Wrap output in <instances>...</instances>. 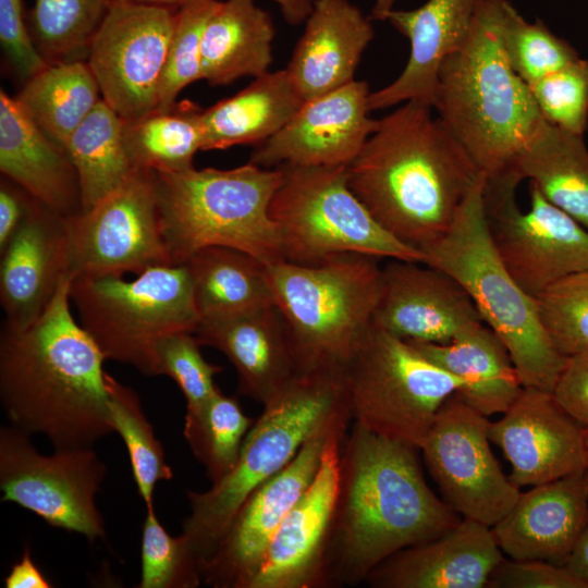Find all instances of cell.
I'll list each match as a JSON object with an SVG mask.
<instances>
[{"label":"cell","mask_w":588,"mask_h":588,"mask_svg":"<svg viewBox=\"0 0 588 588\" xmlns=\"http://www.w3.org/2000/svg\"><path fill=\"white\" fill-rule=\"evenodd\" d=\"M419 451L353 422L341 448L329 587L365 581L392 554L462 519L426 482Z\"/></svg>","instance_id":"3"},{"label":"cell","mask_w":588,"mask_h":588,"mask_svg":"<svg viewBox=\"0 0 588 588\" xmlns=\"http://www.w3.org/2000/svg\"><path fill=\"white\" fill-rule=\"evenodd\" d=\"M114 0H35L34 41L51 63L81 60Z\"/></svg>","instance_id":"39"},{"label":"cell","mask_w":588,"mask_h":588,"mask_svg":"<svg viewBox=\"0 0 588 588\" xmlns=\"http://www.w3.org/2000/svg\"><path fill=\"white\" fill-rule=\"evenodd\" d=\"M34 198L12 182L0 186V250H2L25 219Z\"/></svg>","instance_id":"49"},{"label":"cell","mask_w":588,"mask_h":588,"mask_svg":"<svg viewBox=\"0 0 588 588\" xmlns=\"http://www.w3.org/2000/svg\"><path fill=\"white\" fill-rule=\"evenodd\" d=\"M7 588H50L51 583L35 564L29 547L24 548V552L19 562L12 565L8 576L4 578Z\"/></svg>","instance_id":"50"},{"label":"cell","mask_w":588,"mask_h":588,"mask_svg":"<svg viewBox=\"0 0 588 588\" xmlns=\"http://www.w3.org/2000/svg\"><path fill=\"white\" fill-rule=\"evenodd\" d=\"M351 417L420 450L444 401L464 382L407 341L371 326L342 370Z\"/></svg>","instance_id":"11"},{"label":"cell","mask_w":588,"mask_h":588,"mask_svg":"<svg viewBox=\"0 0 588 588\" xmlns=\"http://www.w3.org/2000/svg\"><path fill=\"white\" fill-rule=\"evenodd\" d=\"M73 275L22 328L2 324L0 400L11 425L45 436L54 450L91 448L114 431L103 354L71 310Z\"/></svg>","instance_id":"1"},{"label":"cell","mask_w":588,"mask_h":588,"mask_svg":"<svg viewBox=\"0 0 588 588\" xmlns=\"http://www.w3.org/2000/svg\"><path fill=\"white\" fill-rule=\"evenodd\" d=\"M0 171L34 199L64 218L82 212L76 170L16 98L0 93Z\"/></svg>","instance_id":"28"},{"label":"cell","mask_w":588,"mask_h":588,"mask_svg":"<svg viewBox=\"0 0 588 588\" xmlns=\"http://www.w3.org/2000/svg\"><path fill=\"white\" fill-rule=\"evenodd\" d=\"M107 387L113 429L126 446L138 493L146 510L155 509L156 485L171 480L172 468L166 461L162 444L142 408L137 393L109 373Z\"/></svg>","instance_id":"38"},{"label":"cell","mask_w":588,"mask_h":588,"mask_svg":"<svg viewBox=\"0 0 588 588\" xmlns=\"http://www.w3.org/2000/svg\"><path fill=\"white\" fill-rule=\"evenodd\" d=\"M0 42L11 65L24 81L49 64L26 27L22 0H0Z\"/></svg>","instance_id":"47"},{"label":"cell","mask_w":588,"mask_h":588,"mask_svg":"<svg viewBox=\"0 0 588 588\" xmlns=\"http://www.w3.org/2000/svg\"><path fill=\"white\" fill-rule=\"evenodd\" d=\"M140 561L138 588H196L203 584L197 555L182 534H168L155 509L146 510Z\"/></svg>","instance_id":"42"},{"label":"cell","mask_w":588,"mask_h":588,"mask_svg":"<svg viewBox=\"0 0 588 588\" xmlns=\"http://www.w3.org/2000/svg\"><path fill=\"white\" fill-rule=\"evenodd\" d=\"M565 566L588 586V523L577 540Z\"/></svg>","instance_id":"51"},{"label":"cell","mask_w":588,"mask_h":588,"mask_svg":"<svg viewBox=\"0 0 588 588\" xmlns=\"http://www.w3.org/2000/svg\"><path fill=\"white\" fill-rule=\"evenodd\" d=\"M278 4L286 23L299 25L306 21L314 5V0H271Z\"/></svg>","instance_id":"52"},{"label":"cell","mask_w":588,"mask_h":588,"mask_svg":"<svg viewBox=\"0 0 588 588\" xmlns=\"http://www.w3.org/2000/svg\"><path fill=\"white\" fill-rule=\"evenodd\" d=\"M588 523L586 469L520 492L491 527L502 553L565 565Z\"/></svg>","instance_id":"24"},{"label":"cell","mask_w":588,"mask_h":588,"mask_svg":"<svg viewBox=\"0 0 588 588\" xmlns=\"http://www.w3.org/2000/svg\"><path fill=\"white\" fill-rule=\"evenodd\" d=\"M432 111L407 101L378 119L346 166L350 188L376 221L421 253L449 231L485 176Z\"/></svg>","instance_id":"2"},{"label":"cell","mask_w":588,"mask_h":588,"mask_svg":"<svg viewBox=\"0 0 588 588\" xmlns=\"http://www.w3.org/2000/svg\"><path fill=\"white\" fill-rule=\"evenodd\" d=\"M79 323L106 359L155 376L154 350L164 336L194 333L200 321L186 264L123 277H75L70 287Z\"/></svg>","instance_id":"9"},{"label":"cell","mask_w":588,"mask_h":588,"mask_svg":"<svg viewBox=\"0 0 588 588\" xmlns=\"http://www.w3.org/2000/svg\"><path fill=\"white\" fill-rule=\"evenodd\" d=\"M544 121L584 135L588 126V61L578 59L528 84Z\"/></svg>","instance_id":"45"},{"label":"cell","mask_w":588,"mask_h":588,"mask_svg":"<svg viewBox=\"0 0 588 588\" xmlns=\"http://www.w3.org/2000/svg\"><path fill=\"white\" fill-rule=\"evenodd\" d=\"M505 0H480L466 42L443 62L433 110L486 177L515 169L543 118L501 41Z\"/></svg>","instance_id":"4"},{"label":"cell","mask_w":588,"mask_h":588,"mask_svg":"<svg viewBox=\"0 0 588 588\" xmlns=\"http://www.w3.org/2000/svg\"><path fill=\"white\" fill-rule=\"evenodd\" d=\"M515 169L551 204L588 230V148L584 135L542 121Z\"/></svg>","instance_id":"33"},{"label":"cell","mask_w":588,"mask_h":588,"mask_svg":"<svg viewBox=\"0 0 588 588\" xmlns=\"http://www.w3.org/2000/svg\"><path fill=\"white\" fill-rule=\"evenodd\" d=\"M254 422L237 399L220 389L197 408L186 409L183 436L211 483L234 467Z\"/></svg>","instance_id":"37"},{"label":"cell","mask_w":588,"mask_h":588,"mask_svg":"<svg viewBox=\"0 0 588 588\" xmlns=\"http://www.w3.org/2000/svg\"><path fill=\"white\" fill-rule=\"evenodd\" d=\"M193 334L200 345L229 359L237 375V392L261 405L299 373L286 322L277 306L200 320Z\"/></svg>","instance_id":"26"},{"label":"cell","mask_w":588,"mask_h":588,"mask_svg":"<svg viewBox=\"0 0 588 588\" xmlns=\"http://www.w3.org/2000/svg\"><path fill=\"white\" fill-rule=\"evenodd\" d=\"M100 96L87 62L74 60L48 64L25 81L16 99L36 125L63 147Z\"/></svg>","instance_id":"35"},{"label":"cell","mask_w":588,"mask_h":588,"mask_svg":"<svg viewBox=\"0 0 588 588\" xmlns=\"http://www.w3.org/2000/svg\"><path fill=\"white\" fill-rule=\"evenodd\" d=\"M346 434H336L328 443L314 480L281 523L248 588L329 587L341 448Z\"/></svg>","instance_id":"18"},{"label":"cell","mask_w":588,"mask_h":588,"mask_svg":"<svg viewBox=\"0 0 588 588\" xmlns=\"http://www.w3.org/2000/svg\"><path fill=\"white\" fill-rule=\"evenodd\" d=\"M186 264L200 320L220 319L275 306L267 265L231 247L210 246Z\"/></svg>","instance_id":"32"},{"label":"cell","mask_w":588,"mask_h":588,"mask_svg":"<svg viewBox=\"0 0 588 588\" xmlns=\"http://www.w3.org/2000/svg\"><path fill=\"white\" fill-rule=\"evenodd\" d=\"M200 346L193 333L176 332L162 338L154 350L155 376H168L176 383L186 409L197 408L219 390L215 377L223 368L207 362Z\"/></svg>","instance_id":"44"},{"label":"cell","mask_w":588,"mask_h":588,"mask_svg":"<svg viewBox=\"0 0 588 588\" xmlns=\"http://www.w3.org/2000/svg\"><path fill=\"white\" fill-rule=\"evenodd\" d=\"M502 559L491 527L462 518L441 536L392 554L365 583L375 588H487Z\"/></svg>","instance_id":"25"},{"label":"cell","mask_w":588,"mask_h":588,"mask_svg":"<svg viewBox=\"0 0 588 588\" xmlns=\"http://www.w3.org/2000/svg\"><path fill=\"white\" fill-rule=\"evenodd\" d=\"M274 35L270 14L254 0L220 1L203 34L201 79L228 85L269 72Z\"/></svg>","instance_id":"31"},{"label":"cell","mask_w":588,"mask_h":588,"mask_svg":"<svg viewBox=\"0 0 588 588\" xmlns=\"http://www.w3.org/2000/svg\"><path fill=\"white\" fill-rule=\"evenodd\" d=\"M552 393L588 429V352L567 357Z\"/></svg>","instance_id":"48"},{"label":"cell","mask_w":588,"mask_h":588,"mask_svg":"<svg viewBox=\"0 0 588 588\" xmlns=\"http://www.w3.org/2000/svg\"><path fill=\"white\" fill-rule=\"evenodd\" d=\"M487 588H588V586L565 565L503 556L490 575Z\"/></svg>","instance_id":"46"},{"label":"cell","mask_w":588,"mask_h":588,"mask_svg":"<svg viewBox=\"0 0 588 588\" xmlns=\"http://www.w3.org/2000/svg\"><path fill=\"white\" fill-rule=\"evenodd\" d=\"M407 342L461 379L464 387L456 393L486 417L506 412L524 388L507 347L483 321L470 323L449 343Z\"/></svg>","instance_id":"29"},{"label":"cell","mask_w":588,"mask_h":588,"mask_svg":"<svg viewBox=\"0 0 588 588\" xmlns=\"http://www.w3.org/2000/svg\"><path fill=\"white\" fill-rule=\"evenodd\" d=\"M535 299L540 322L563 356L588 352V270L561 279Z\"/></svg>","instance_id":"43"},{"label":"cell","mask_w":588,"mask_h":588,"mask_svg":"<svg viewBox=\"0 0 588 588\" xmlns=\"http://www.w3.org/2000/svg\"><path fill=\"white\" fill-rule=\"evenodd\" d=\"M476 321H482L479 311L449 273L396 259L382 268L376 328L405 341L444 344Z\"/></svg>","instance_id":"21"},{"label":"cell","mask_w":588,"mask_h":588,"mask_svg":"<svg viewBox=\"0 0 588 588\" xmlns=\"http://www.w3.org/2000/svg\"><path fill=\"white\" fill-rule=\"evenodd\" d=\"M480 0H427L412 10L393 9L387 16L411 45L405 68L390 84L370 91V111L407 101L433 108L439 72L449 56L467 40Z\"/></svg>","instance_id":"23"},{"label":"cell","mask_w":588,"mask_h":588,"mask_svg":"<svg viewBox=\"0 0 588 588\" xmlns=\"http://www.w3.org/2000/svg\"><path fill=\"white\" fill-rule=\"evenodd\" d=\"M278 168L250 161L233 169L156 172L161 232L173 265L210 246L243 250L266 265L283 261L269 206Z\"/></svg>","instance_id":"6"},{"label":"cell","mask_w":588,"mask_h":588,"mask_svg":"<svg viewBox=\"0 0 588 588\" xmlns=\"http://www.w3.org/2000/svg\"><path fill=\"white\" fill-rule=\"evenodd\" d=\"M399 0H373L370 19L375 21H385L388 14L395 9Z\"/></svg>","instance_id":"53"},{"label":"cell","mask_w":588,"mask_h":588,"mask_svg":"<svg viewBox=\"0 0 588 588\" xmlns=\"http://www.w3.org/2000/svg\"><path fill=\"white\" fill-rule=\"evenodd\" d=\"M75 277L135 275L173 265L159 212L156 172L136 169L91 209L69 218Z\"/></svg>","instance_id":"15"},{"label":"cell","mask_w":588,"mask_h":588,"mask_svg":"<svg viewBox=\"0 0 588 588\" xmlns=\"http://www.w3.org/2000/svg\"><path fill=\"white\" fill-rule=\"evenodd\" d=\"M269 215L284 261L317 265L343 254L424 261V254L385 231L352 192L346 167L283 164Z\"/></svg>","instance_id":"10"},{"label":"cell","mask_w":588,"mask_h":588,"mask_svg":"<svg viewBox=\"0 0 588 588\" xmlns=\"http://www.w3.org/2000/svg\"><path fill=\"white\" fill-rule=\"evenodd\" d=\"M586 445H587V451H588V429H586ZM586 480H587V488H588V462L586 466Z\"/></svg>","instance_id":"55"},{"label":"cell","mask_w":588,"mask_h":588,"mask_svg":"<svg viewBox=\"0 0 588 588\" xmlns=\"http://www.w3.org/2000/svg\"><path fill=\"white\" fill-rule=\"evenodd\" d=\"M365 81L305 101L277 134L256 146L249 161L262 168L346 167L360 151L378 119L369 117Z\"/></svg>","instance_id":"20"},{"label":"cell","mask_w":588,"mask_h":588,"mask_svg":"<svg viewBox=\"0 0 588 588\" xmlns=\"http://www.w3.org/2000/svg\"><path fill=\"white\" fill-rule=\"evenodd\" d=\"M489 425L455 392L438 411L420 452L446 505L462 518L492 527L520 490L492 453Z\"/></svg>","instance_id":"14"},{"label":"cell","mask_w":588,"mask_h":588,"mask_svg":"<svg viewBox=\"0 0 588 588\" xmlns=\"http://www.w3.org/2000/svg\"><path fill=\"white\" fill-rule=\"evenodd\" d=\"M489 439L511 465L509 478L532 487L586 469V428L569 415L552 392L523 388L497 421Z\"/></svg>","instance_id":"19"},{"label":"cell","mask_w":588,"mask_h":588,"mask_svg":"<svg viewBox=\"0 0 588 588\" xmlns=\"http://www.w3.org/2000/svg\"><path fill=\"white\" fill-rule=\"evenodd\" d=\"M27 432L0 429V489L2 501L33 512L47 524L84 536L106 539L105 520L96 494L107 467L91 448L39 453Z\"/></svg>","instance_id":"13"},{"label":"cell","mask_w":588,"mask_h":588,"mask_svg":"<svg viewBox=\"0 0 588 588\" xmlns=\"http://www.w3.org/2000/svg\"><path fill=\"white\" fill-rule=\"evenodd\" d=\"M299 373L342 372L372 326L382 268L378 258L343 254L317 265H267Z\"/></svg>","instance_id":"8"},{"label":"cell","mask_w":588,"mask_h":588,"mask_svg":"<svg viewBox=\"0 0 588 588\" xmlns=\"http://www.w3.org/2000/svg\"><path fill=\"white\" fill-rule=\"evenodd\" d=\"M500 33L510 65L527 84L579 59L566 40L541 20L527 21L509 0L503 4Z\"/></svg>","instance_id":"40"},{"label":"cell","mask_w":588,"mask_h":588,"mask_svg":"<svg viewBox=\"0 0 588 588\" xmlns=\"http://www.w3.org/2000/svg\"><path fill=\"white\" fill-rule=\"evenodd\" d=\"M130 1H136V2H143V3H150V4H157V5H164L170 8H179L180 5L184 4L185 2L189 0H130Z\"/></svg>","instance_id":"54"},{"label":"cell","mask_w":588,"mask_h":588,"mask_svg":"<svg viewBox=\"0 0 588 588\" xmlns=\"http://www.w3.org/2000/svg\"><path fill=\"white\" fill-rule=\"evenodd\" d=\"M262 406L231 471L204 492L186 491L189 514L182 535L200 567L258 487L281 471L317 432L352 420L342 372L336 371L298 373Z\"/></svg>","instance_id":"5"},{"label":"cell","mask_w":588,"mask_h":588,"mask_svg":"<svg viewBox=\"0 0 588 588\" xmlns=\"http://www.w3.org/2000/svg\"><path fill=\"white\" fill-rule=\"evenodd\" d=\"M483 176L449 231L422 250L424 264L452 275L467 292L482 321L507 347L524 388L552 392L567 357L552 344L537 311L500 259L483 212Z\"/></svg>","instance_id":"7"},{"label":"cell","mask_w":588,"mask_h":588,"mask_svg":"<svg viewBox=\"0 0 588 588\" xmlns=\"http://www.w3.org/2000/svg\"><path fill=\"white\" fill-rule=\"evenodd\" d=\"M305 100L289 72H267L213 106L203 109V150L256 146L277 134Z\"/></svg>","instance_id":"30"},{"label":"cell","mask_w":588,"mask_h":588,"mask_svg":"<svg viewBox=\"0 0 588 588\" xmlns=\"http://www.w3.org/2000/svg\"><path fill=\"white\" fill-rule=\"evenodd\" d=\"M219 0H189L175 9L174 26L156 110H168L180 93L201 79V40Z\"/></svg>","instance_id":"41"},{"label":"cell","mask_w":588,"mask_h":588,"mask_svg":"<svg viewBox=\"0 0 588 588\" xmlns=\"http://www.w3.org/2000/svg\"><path fill=\"white\" fill-rule=\"evenodd\" d=\"M304 23L286 71L308 101L355 81L375 30L371 19L350 0H314Z\"/></svg>","instance_id":"27"},{"label":"cell","mask_w":588,"mask_h":588,"mask_svg":"<svg viewBox=\"0 0 588 588\" xmlns=\"http://www.w3.org/2000/svg\"><path fill=\"white\" fill-rule=\"evenodd\" d=\"M175 8L114 0L88 49L101 99L123 120L157 109Z\"/></svg>","instance_id":"16"},{"label":"cell","mask_w":588,"mask_h":588,"mask_svg":"<svg viewBox=\"0 0 588 588\" xmlns=\"http://www.w3.org/2000/svg\"><path fill=\"white\" fill-rule=\"evenodd\" d=\"M0 254L3 324L26 327L44 313L62 279L73 275L69 219L34 199Z\"/></svg>","instance_id":"22"},{"label":"cell","mask_w":588,"mask_h":588,"mask_svg":"<svg viewBox=\"0 0 588 588\" xmlns=\"http://www.w3.org/2000/svg\"><path fill=\"white\" fill-rule=\"evenodd\" d=\"M335 422L307 440L296 456L243 503L213 553L201 564L203 584L248 588L281 523L314 480L330 440L347 433Z\"/></svg>","instance_id":"17"},{"label":"cell","mask_w":588,"mask_h":588,"mask_svg":"<svg viewBox=\"0 0 588 588\" xmlns=\"http://www.w3.org/2000/svg\"><path fill=\"white\" fill-rule=\"evenodd\" d=\"M79 182L82 212L121 187L135 172L123 139V119L102 99L63 144Z\"/></svg>","instance_id":"34"},{"label":"cell","mask_w":588,"mask_h":588,"mask_svg":"<svg viewBox=\"0 0 588 588\" xmlns=\"http://www.w3.org/2000/svg\"><path fill=\"white\" fill-rule=\"evenodd\" d=\"M201 111L184 101L168 110L123 120V139L132 166L154 172L192 168L194 156L204 146Z\"/></svg>","instance_id":"36"},{"label":"cell","mask_w":588,"mask_h":588,"mask_svg":"<svg viewBox=\"0 0 588 588\" xmlns=\"http://www.w3.org/2000/svg\"><path fill=\"white\" fill-rule=\"evenodd\" d=\"M516 169L486 177L482 200L492 244L519 287L536 298L561 279L588 270V230L529 182L530 208L520 210Z\"/></svg>","instance_id":"12"}]
</instances>
